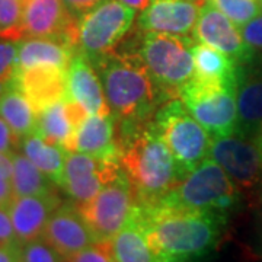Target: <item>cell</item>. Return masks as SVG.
<instances>
[{
  "mask_svg": "<svg viewBox=\"0 0 262 262\" xmlns=\"http://www.w3.org/2000/svg\"><path fill=\"white\" fill-rule=\"evenodd\" d=\"M179 99L208 131L211 139L236 134V89L208 83L192 76L179 91Z\"/></svg>",
  "mask_w": 262,
  "mask_h": 262,
  "instance_id": "cell-8",
  "label": "cell"
},
{
  "mask_svg": "<svg viewBox=\"0 0 262 262\" xmlns=\"http://www.w3.org/2000/svg\"><path fill=\"white\" fill-rule=\"evenodd\" d=\"M239 29L244 41L251 47L253 53L262 51V12Z\"/></svg>",
  "mask_w": 262,
  "mask_h": 262,
  "instance_id": "cell-33",
  "label": "cell"
},
{
  "mask_svg": "<svg viewBox=\"0 0 262 262\" xmlns=\"http://www.w3.org/2000/svg\"><path fill=\"white\" fill-rule=\"evenodd\" d=\"M18 72V41L0 39V80L9 82Z\"/></svg>",
  "mask_w": 262,
  "mask_h": 262,
  "instance_id": "cell-31",
  "label": "cell"
},
{
  "mask_svg": "<svg viewBox=\"0 0 262 262\" xmlns=\"http://www.w3.org/2000/svg\"><path fill=\"white\" fill-rule=\"evenodd\" d=\"M120 165L139 206L158 204L182 181L170 150L151 122L122 136Z\"/></svg>",
  "mask_w": 262,
  "mask_h": 262,
  "instance_id": "cell-2",
  "label": "cell"
},
{
  "mask_svg": "<svg viewBox=\"0 0 262 262\" xmlns=\"http://www.w3.org/2000/svg\"><path fill=\"white\" fill-rule=\"evenodd\" d=\"M149 244L158 258L188 259L203 255L215 244L223 214L158 203L139 206Z\"/></svg>",
  "mask_w": 262,
  "mask_h": 262,
  "instance_id": "cell-1",
  "label": "cell"
},
{
  "mask_svg": "<svg viewBox=\"0 0 262 262\" xmlns=\"http://www.w3.org/2000/svg\"><path fill=\"white\" fill-rule=\"evenodd\" d=\"M122 173L120 160L101 159L80 151H69L60 188L64 189L75 204L80 206L91 201L105 185L120 178Z\"/></svg>",
  "mask_w": 262,
  "mask_h": 262,
  "instance_id": "cell-10",
  "label": "cell"
},
{
  "mask_svg": "<svg viewBox=\"0 0 262 262\" xmlns=\"http://www.w3.org/2000/svg\"><path fill=\"white\" fill-rule=\"evenodd\" d=\"M136 206L134 189L125 173H122L120 178L105 185L91 201L77 207L96 242H110L128 222Z\"/></svg>",
  "mask_w": 262,
  "mask_h": 262,
  "instance_id": "cell-9",
  "label": "cell"
},
{
  "mask_svg": "<svg viewBox=\"0 0 262 262\" xmlns=\"http://www.w3.org/2000/svg\"><path fill=\"white\" fill-rule=\"evenodd\" d=\"M77 50L50 38H24L18 41V70L38 64H54L67 69Z\"/></svg>",
  "mask_w": 262,
  "mask_h": 262,
  "instance_id": "cell-23",
  "label": "cell"
},
{
  "mask_svg": "<svg viewBox=\"0 0 262 262\" xmlns=\"http://www.w3.org/2000/svg\"><path fill=\"white\" fill-rule=\"evenodd\" d=\"M136 10L120 0H105L77 20V48L92 63L111 54L114 47L128 32Z\"/></svg>",
  "mask_w": 262,
  "mask_h": 262,
  "instance_id": "cell-7",
  "label": "cell"
},
{
  "mask_svg": "<svg viewBox=\"0 0 262 262\" xmlns=\"http://www.w3.org/2000/svg\"><path fill=\"white\" fill-rule=\"evenodd\" d=\"M10 158L13 163L10 182L15 196L46 195L56 192V184L41 169H38L25 155H19L18 151H15L10 155Z\"/></svg>",
  "mask_w": 262,
  "mask_h": 262,
  "instance_id": "cell-27",
  "label": "cell"
},
{
  "mask_svg": "<svg viewBox=\"0 0 262 262\" xmlns=\"http://www.w3.org/2000/svg\"><path fill=\"white\" fill-rule=\"evenodd\" d=\"M77 127L70 118L66 101L53 103L37 114V128L35 133L47 143L63 147L66 151H73Z\"/></svg>",
  "mask_w": 262,
  "mask_h": 262,
  "instance_id": "cell-24",
  "label": "cell"
},
{
  "mask_svg": "<svg viewBox=\"0 0 262 262\" xmlns=\"http://www.w3.org/2000/svg\"><path fill=\"white\" fill-rule=\"evenodd\" d=\"M114 262H155L153 252L136 206L128 222L108 242Z\"/></svg>",
  "mask_w": 262,
  "mask_h": 262,
  "instance_id": "cell-22",
  "label": "cell"
},
{
  "mask_svg": "<svg viewBox=\"0 0 262 262\" xmlns=\"http://www.w3.org/2000/svg\"><path fill=\"white\" fill-rule=\"evenodd\" d=\"M255 141H256V143L259 144V147L262 149V131H261V134H259V136H258V137L255 139Z\"/></svg>",
  "mask_w": 262,
  "mask_h": 262,
  "instance_id": "cell-43",
  "label": "cell"
},
{
  "mask_svg": "<svg viewBox=\"0 0 262 262\" xmlns=\"http://www.w3.org/2000/svg\"><path fill=\"white\" fill-rule=\"evenodd\" d=\"M151 124L170 150L182 179L210 158L213 139L181 99H170L159 108Z\"/></svg>",
  "mask_w": 262,
  "mask_h": 262,
  "instance_id": "cell-4",
  "label": "cell"
},
{
  "mask_svg": "<svg viewBox=\"0 0 262 262\" xmlns=\"http://www.w3.org/2000/svg\"><path fill=\"white\" fill-rule=\"evenodd\" d=\"M192 56L195 64L194 77L208 83L237 89L242 70L232 57L204 42H194Z\"/></svg>",
  "mask_w": 262,
  "mask_h": 262,
  "instance_id": "cell-21",
  "label": "cell"
},
{
  "mask_svg": "<svg viewBox=\"0 0 262 262\" xmlns=\"http://www.w3.org/2000/svg\"><path fill=\"white\" fill-rule=\"evenodd\" d=\"M155 262H187V259H178V258H158Z\"/></svg>",
  "mask_w": 262,
  "mask_h": 262,
  "instance_id": "cell-41",
  "label": "cell"
},
{
  "mask_svg": "<svg viewBox=\"0 0 262 262\" xmlns=\"http://www.w3.org/2000/svg\"><path fill=\"white\" fill-rule=\"evenodd\" d=\"M210 158L225 169L237 188H252L262 178V149L252 139L237 134L213 139Z\"/></svg>",
  "mask_w": 262,
  "mask_h": 262,
  "instance_id": "cell-12",
  "label": "cell"
},
{
  "mask_svg": "<svg viewBox=\"0 0 262 262\" xmlns=\"http://www.w3.org/2000/svg\"><path fill=\"white\" fill-rule=\"evenodd\" d=\"M12 172H13V163L12 158L9 155L0 153V173L5 175L6 178H12Z\"/></svg>",
  "mask_w": 262,
  "mask_h": 262,
  "instance_id": "cell-39",
  "label": "cell"
},
{
  "mask_svg": "<svg viewBox=\"0 0 262 262\" xmlns=\"http://www.w3.org/2000/svg\"><path fill=\"white\" fill-rule=\"evenodd\" d=\"M201 3L195 0H151L139 16V28L144 32L185 35L194 32Z\"/></svg>",
  "mask_w": 262,
  "mask_h": 262,
  "instance_id": "cell-15",
  "label": "cell"
},
{
  "mask_svg": "<svg viewBox=\"0 0 262 262\" xmlns=\"http://www.w3.org/2000/svg\"><path fill=\"white\" fill-rule=\"evenodd\" d=\"M95 61L106 102L115 121L121 125L122 136L146 124L160 95L159 86L140 58L106 54Z\"/></svg>",
  "mask_w": 262,
  "mask_h": 262,
  "instance_id": "cell-3",
  "label": "cell"
},
{
  "mask_svg": "<svg viewBox=\"0 0 262 262\" xmlns=\"http://www.w3.org/2000/svg\"><path fill=\"white\" fill-rule=\"evenodd\" d=\"M12 84L19 89L35 113L67 98V69L54 64H38L18 70Z\"/></svg>",
  "mask_w": 262,
  "mask_h": 262,
  "instance_id": "cell-14",
  "label": "cell"
},
{
  "mask_svg": "<svg viewBox=\"0 0 262 262\" xmlns=\"http://www.w3.org/2000/svg\"><path fill=\"white\" fill-rule=\"evenodd\" d=\"M236 134L255 140L262 131V70L241 72L236 89Z\"/></svg>",
  "mask_w": 262,
  "mask_h": 262,
  "instance_id": "cell-20",
  "label": "cell"
},
{
  "mask_svg": "<svg viewBox=\"0 0 262 262\" xmlns=\"http://www.w3.org/2000/svg\"><path fill=\"white\" fill-rule=\"evenodd\" d=\"M10 245L20 244L10 219L9 208L0 206V246H10Z\"/></svg>",
  "mask_w": 262,
  "mask_h": 262,
  "instance_id": "cell-34",
  "label": "cell"
},
{
  "mask_svg": "<svg viewBox=\"0 0 262 262\" xmlns=\"http://www.w3.org/2000/svg\"><path fill=\"white\" fill-rule=\"evenodd\" d=\"M24 0H0V39L20 41Z\"/></svg>",
  "mask_w": 262,
  "mask_h": 262,
  "instance_id": "cell-28",
  "label": "cell"
},
{
  "mask_svg": "<svg viewBox=\"0 0 262 262\" xmlns=\"http://www.w3.org/2000/svg\"><path fill=\"white\" fill-rule=\"evenodd\" d=\"M10 86V80L9 82H5V80H0V96H2V94L8 89Z\"/></svg>",
  "mask_w": 262,
  "mask_h": 262,
  "instance_id": "cell-42",
  "label": "cell"
},
{
  "mask_svg": "<svg viewBox=\"0 0 262 262\" xmlns=\"http://www.w3.org/2000/svg\"><path fill=\"white\" fill-rule=\"evenodd\" d=\"M121 3L127 5L128 8L134 10H144L150 5L151 0H120Z\"/></svg>",
  "mask_w": 262,
  "mask_h": 262,
  "instance_id": "cell-40",
  "label": "cell"
},
{
  "mask_svg": "<svg viewBox=\"0 0 262 262\" xmlns=\"http://www.w3.org/2000/svg\"><path fill=\"white\" fill-rule=\"evenodd\" d=\"M20 149L38 169H41L57 187H60L63 175L67 153L63 147L51 144L44 140L37 133H32L27 137L20 139Z\"/></svg>",
  "mask_w": 262,
  "mask_h": 262,
  "instance_id": "cell-25",
  "label": "cell"
},
{
  "mask_svg": "<svg viewBox=\"0 0 262 262\" xmlns=\"http://www.w3.org/2000/svg\"><path fill=\"white\" fill-rule=\"evenodd\" d=\"M22 262H66V258L48 244L44 237H38L20 246Z\"/></svg>",
  "mask_w": 262,
  "mask_h": 262,
  "instance_id": "cell-30",
  "label": "cell"
},
{
  "mask_svg": "<svg viewBox=\"0 0 262 262\" xmlns=\"http://www.w3.org/2000/svg\"><path fill=\"white\" fill-rule=\"evenodd\" d=\"M19 137L10 130L8 122L0 117V153L5 155H12L16 151V147L19 146Z\"/></svg>",
  "mask_w": 262,
  "mask_h": 262,
  "instance_id": "cell-35",
  "label": "cell"
},
{
  "mask_svg": "<svg viewBox=\"0 0 262 262\" xmlns=\"http://www.w3.org/2000/svg\"><path fill=\"white\" fill-rule=\"evenodd\" d=\"M0 117L8 122L10 130L20 139L35 133L37 113L19 89L12 84L0 96Z\"/></svg>",
  "mask_w": 262,
  "mask_h": 262,
  "instance_id": "cell-26",
  "label": "cell"
},
{
  "mask_svg": "<svg viewBox=\"0 0 262 262\" xmlns=\"http://www.w3.org/2000/svg\"><path fill=\"white\" fill-rule=\"evenodd\" d=\"M42 237L64 258L96 244L91 227L75 203H66L57 207L48 219Z\"/></svg>",
  "mask_w": 262,
  "mask_h": 262,
  "instance_id": "cell-16",
  "label": "cell"
},
{
  "mask_svg": "<svg viewBox=\"0 0 262 262\" xmlns=\"http://www.w3.org/2000/svg\"><path fill=\"white\" fill-rule=\"evenodd\" d=\"M20 246L22 245L0 246V262H20Z\"/></svg>",
  "mask_w": 262,
  "mask_h": 262,
  "instance_id": "cell-38",
  "label": "cell"
},
{
  "mask_svg": "<svg viewBox=\"0 0 262 262\" xmlns=\"http://www.w3.org/2000/svg\"><path fill=\"white\" fill-rule=\"evenodd\" d=\"M115 125L113 114L88 115L76 131L73 151L101 159L120 160V141L115 137Z\"/></svg>",
  "mask_w": 262,
  "mask_h": 262,
  "instance_id": "cell-19",
  "label": "cell"
},
{
  "mask_svg": "<svg viewBox=\"0 0 262 262\" xmlns=\"http://www.w3.org/2000/svg\"><path fill=\"white\" fill-rule=\"evenodd\" d=\"M63 2L67 6V9L79 19L80 16H83L84 13H88L89 10H92L98 5H101L105 0H63Z\"/></svg>",
  "mask_w": 262,
  "mask_h": 262,
  "instance_id": "cell-36",
  "label": "cell"
},
{
  "mask_svg": "<svg viewBox=\"0 0 262 262\" xmlns=\"http://www.w3.org/2000/svg\"><path fill=\"white\" fill-rule=\"evenodd\" d=\"M192 35L196 42L223 51L239 66L249 63L255 54L244 41L239 27L208 2L201 6Z\"/></svg>",
  "mask_w": 262,
  "mask_h": 262,
  "instance_id": "cell-13",
  "label": "cell"
},
{
  "mask_svg": "<svg viewBox=\"0 0 262 262\" xmlns=\"http://www.w3.org/2000/svg\"><path fill=\"white\" fill-rule=\"evenodd\" d=\"M20 262H22V261H20Z\"/></svg>",
  "mask_w": 262,
  "mask_h": 262,
  "instance_id": "cell-46",
  "label": "cell"
},
{
  "mask_svg": "<svg viewBox=\"0 0 262 262\" xmlns=\"http://www.w3.org/2000/svg\"><path fill=\"white\" fill-rule=\"evenodd\" d=\"M192 46L194 41L185 35L146 32L137 57L163 94L179 96L195 72Z\"/></svg>",
  "mask_w": 262,
  "mask_h": 262,
  "instance_id": "cell-5",
  "label": "cell"
},
{
  "mask_svg": "<svg viewBox=\"0 0 262 262\" xmlns=\"http://www.w3.org/2000/svg\"><path fill=\"white\" fill-rule=\"evenodd\" d=\"M77 20L63 0H24V38H50L79 50Z\"/></svg>",
  "mask_w": 262,
  "mask_h": 262,
  "instance_id": "cell-11",
  "label": "cell"
},
{
  "mask_svg": "<svg viewBox=\"0 0 262 262\" xmlns=\"http://www.w3.org/2000/svg\"><path fill=\"white\" fill-rule=\"evenodd\" d=\"M66 262H114L108 242H96L66 258Z\"/></svg>",
  "mask_w": 262,
  "mask_h": 262,
  "instance_id": "cell-32",
  "label": "cell"
},
{
  "mask_svg": "<svg viewBox=\"0 0 262 262\" xmlns=\"http://www.w3.org/2000/svg\"><path fill=\"white\" fill-rule=\"evenodd\" d=\"M225 13L236 27H244L262 12L259 0H206Z\"/></svg>",
  "mask_w": 262,
  "mask_h": 262,
  "instance_id": "cell-29",
  "label": "cell"
},
{
  "mask_svg": "<svg viewBox=\"0 0 262 262\" xmlns=\"http://www.w3.org/2000/svg\"><path fill=\"white\" fill-rule=\"evenodd\" d=\"M13 198H15V192L10 179L0 173V206L9 207Z\"/></svg>",
  "mask_w": 262,
  "mask_h": 262,
  "instance_id": "cell-37",
  "label": "cell"
},
{
  "mask_svg": "<svg viewBox=\"0 0 262 262\" xmlns=\"http://www.w3.org/2000/svg\"><path fill=\"white\" fill-rule=\"evenodd\" d=\"M259 3H261V6H262V0H259Z\"/></svg>",
  "mask_w": 262,
  "mask_h": 262,
  "instance_id": "cell-45",
  "label": "cell"
},
{
  "mask_svg": "<svg viewBox=\"0 0 262 262\" xmlns=\"http://www.w3.org/2000/svg\"><path fill=\"white\" fill-rule=\"evenodd\" d=\"M60 206L56 192L46 195L15 196L9 204V214L19 244L24 245L42 237L48 219Z\"/></svg>",
  "mask_w": 262,
  "mask_h": 262,
  "instance_id": "cell-18",
  "label": "cell"
},
{
  "mask_svg": "<svg viewBox=\"0 0 262 262\" xmlns=\"http://www.w3.org/2000/svg\"><path fill=\"white\" fill-rule=\"evenodd\" d=\"M236 200L237 187L233 181L213 158H207L198 168L188 173L162 203L223 214Z\"/></svg>",
  "mask_w": 262,
  "mask_h": 262,
  "instance_id": "cell-6",
  "label": "cell"
},
{
  "mask_svg": "<svg viewBox=\"0 0 262 262\" xmlns=\"http://www.w3.org/2000/svg\"><path fill=\"white\" fill-rule=\"evenodd\" d=\"M67 96L80 103L89 115L111 114L101 77L95 73L91 60L79 50L67 67Z\"/></svg>",
  "mask_w": 262,
  "mask_h": 262,
  "instance_id": "cell-17",
  "label": "cell"
},
{
  "mask_svg": "<svg viewBox=\"0 0 262 262\" xmlns=\"http://www.w3.org/2000/svg\"><path fill=\"white\" fill-rule=\"evenodd\" d=\"M195 2H198V3H201V5H204V3H206V0H195Z\"/></svg>",
  "mask_w": 262,
  "mask_h": 262,
  "instance_id": "cell-44",
  "label": "cell"
}]
</instances>
